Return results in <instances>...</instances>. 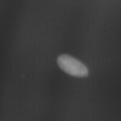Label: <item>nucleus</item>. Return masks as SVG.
<instances>
[{
  "label": "nucleus",
  "mask_w": 121,
  "mask_h": 121,
  "mask_svg": "<svg viewBox=\"0 0 121 121\" xmlns=\"http://www.w3.org/2000/svg\"><path fill=\"white\" fill-rule=\"evenodd\" d=\"M57 63L60 69L69 75L84 78L89 74V70L82 62L66 54L60 55L57 58Z\"/></svg>",
  "instance_id": "f257e3e1"
}]
</instances>
